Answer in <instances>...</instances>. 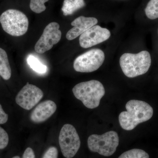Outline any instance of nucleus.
Wrapping results in <instances>:
<instances>
[{
    "mask_svg": "<svg viewBox=\"0 0 158 158\" xmlns=\"http://www.w3.org/2000/svg\"><path fill=\"white\" fill-rule=\"evenodd\" d=\"M127 111L118 116L120 126L126 131H131L141 123L148 121L153 114L151 106L145 102L131 100L126 105Z\"/></svg>",
    "mask_w": 158,
    "mask_h": 158,
    "instance_id": "f257e3e1",
    "label": "nucleus"
},
{
    "mask_svg": "<svg viewBox=\"0 0 158 158\" xmlns=\"http://www.w3.org/2000/svg\"><path fill=\"white\" fill-rule=\"evenodd\" d=\"M149 52L143 51L137 54L126 53L120 57L119 64L126 76L134 78L144 74L151 65Z\"/></svg>",
    "mask_w": 158,
    "mask_h": 158,
    "instance_id": "f03ea898",
    "label": "nucleus"
},
{
    "mask_svg": "<svg viewBox=\"0 0 158 158\" xmlns=\"http://www.w3.org/2000/svg\"><path fill=\"white\" fill-rule=\"evenodd\" d=\"M72 91L75 97L90 109L98 107L105 94L103 85L96 80L79 83L73 87Z\"/></svg>",
    "mask_w": 158,
    "mask_h": 158,
    "instance_id": "7ed1b4c3",
    "label": "nucleus"
},
{
    "mask_svg": "<svg viewBox=\"0 0 158 158\" xmlns=\"http://www.w3.org/2000/svg\"><path fill=\"white\" fill-rule=\"evenodd\" d=\"M0 23L6 33L15 37L23 36L28 29V18L24 13L16 9L4 11L0 16Z\"/></svg>",
    "mask_w": 158,
    "mask_h": 158,
    "instance_id": "20e7f679",
    "label": "nucleus"
},
{
    "mask_svg": "<svg viewBox=\"0 0 158 158\" xmlns=\"http://www.w3.org/2000/svg\"><path fill=\"white\" fill-rule=\"evenodd\" d=\"M118 144V135L114 131H110L102 135L94 134L89 136L88 140V147L90 151L106 157L113 155Z\"/></svg>",
    "mask_w": 158,
    "mask_h": 158,
    "instance_id": "39448f33",
    "label": "nucleus"
},
{
    "mask_svg": "<svg viewBox=\"0 0 158 158\" xmlns=\"http://www.w3.org/2000/svg\"><path fill=\"white\" fill-rule=\"evenodd\" d=\"M59 144L62 155L66 158H72L81 147V140L75 128L65 124L61 129L59 135Z\"/></svg>",
    "mask_w": 158,
    "mask_h": 158,
    "instance_id": "423d86ee",
    "label": "nucleus"
},
{
    "mask_svg": "<svg viewBox=\"0 0 158 158\" xmlns=\"http://www.w3.org/2000/svg\"><path fill=\"white\" fill-rule=\"evenodd\" d=\"M105 59L104 52L100 49H93L77 57L73 68L78 72L91 73L98 69Z\"/></svg>",
    "mask_w": 158,
    "mask_h": 158,
    "instance_id": "0eeeda50",
    "label": "nucleus"
},
{
    "mask_svg": "<svg viewBox=\"0 0 158 158\" xmlns=\"http://www.w3.org/2000/svg\"><path fill=\"white\" fill-rule=\"evenodd\" d=\"M58 23L52 22L45 27L41 37L35 45V51L38 54H43L52 48L59 42L62 32Z\"/></svg>",
    "mask_w": 158,
    "mask_h": 158,
    "instance_id": "6e6552de",
    "label": "nucleus"
},
{
    "mask_svg": "<svg viewBox=\"0 0 158 158\" xmlns=\"http://www.w3.org/2000/svg\"><path fill=\"white\" fill-rule=\"evenodd\" d=\"M44 96L42 90L35 85L27 83L15 98V102L21 107L30 110L37 105Z\"/></svg>",
    "mask_w": 158,
    "mask_h": 158,
    "instance_id": "1a4fd4ad",
    "label": "nucleus"
},
{
    "mask_svg": "<svg viewBox=\"0 0 158 158\" xmlns=\"http://www.w3.org/2000/svg\"><path fill=\"white\" fill-rule=\"evenodd\" d=\"M110 36L111 33L109 30L96 25L80 36L79 43L83 48H90L107 40Z\"/></svg>",
    "mask_w": 158,
    "mask_h": 158,
    "instance_id": "9d476101",
    "label": "nucleus"
},
{
    "mask_svg": "<svg viewBox=\"0 0 158 158\" xmlns=\"http://www.w3.org/2000/svg\"><path fill=\"white\" fill-rule=\"evenodd\" d=\"M98 23V20L95 18L79 16L71 23V25L73 26V28L67 32L66 39L69 40H73L81 36L88 29L96 25Z\"/></svg>",
    "mask_w": 158,
    "mask_h": 158,
    "instance_id": "9b49d317",
    "label": "nucleus"
},
{
    "mask_svg": "<svg viewBox=\"0 0 158 158\" xmlns=\"http://www.w3.org/2000/svg\"><path fill=\"white\" fill-rule=\"evenodd\" d=\"M56 109V104L48 100L37 105L31 113L30 118L34 123L44 122L53 115Z\"/></svg>",
    "mask_w": 158,
    "mask_h": 158,
    "instance_id": "f8f14e48",
    "label": "nucleus"
},
{
    "mask_svg": "<svg viewBox=\"0 0 158 158\" xmlns=\"http://www.w3.org/2000/svg\"><path fill=\"white\" fill-rule=\"evenodd\" d=\"M11 75L8 55L5 50L0 48V76L7 81L11 78Z\"/></svg>",
    "mask_w": 158,
    "mask_h": 158,
    "instance_id": "ddd939ff",
    "label": "nucleus"
},
{
    "mask_svg": "<svg viewBox=\"0 0 158 158\" xmlns=\"http://www.w3.org/2000/svg\"><path fill=\"white\" fill-rule=\"evenodd\" d=\"M86 5L84 0H64L62 10L65 16L71 15Z\"/></svg>",
    "mask_w": 158,
    "mask_h": 158,
    "instance_id": "4468645a",
    "label": "nucleus"
},
{
    "mask_svg": "<svg viewBox=\"0 0 158 158\" xmlns=\"http://www.w3.org/2000/svg\"><path fill=\"white\" fill-rule=\"evenodd\" d=\"M28 64L34 71L39 74L45 73L47 71V67L41 63L37 57L30 55L27 59Z\"/></svg>",
    "mask_w": 158,
    "mask_h": 158,
    "instance_id": "2eb2a0df",
    "label": "nucleus"
},
{
    "mask_svg": "<svg viewBox=\"0 0 158 158\" xmlns=\"http://www.w3.org/2000/svg\"><path fill=\"white\" fill-rule=\"evenodd\" d=\"M145 12L149 19L158 18V0H150L145 8Z\"/></svg>",
    "mask_w": 158,
    "mask_h": 158,
    "instance_id": "dca6fc26",
    "label": "nucleus"
},
{
    "mask_svg": "<svg viewBox=\"0 0 158 158\" xmlns=\"http://www.w3.org/2000/svg\"><path fill=\"white\" fill-rule=\"evenodd\" d=\"M118 158H149V156L143 150L135 148L123 153Z\"/></svg>",
    "mask_w": 158,
    "mask_h": 158,
    "instance_id": "f3484780",
    "label": "nucleus"
},
{
    "mask_svg": "<svg viewBox=\"0 0 158 158\" xmlns=\"http://www.w3.org/2000/svg\"><path fill=\"white\" fill-rule=\"evenodd\" d=\"M48 1L49 0H31L30 8L35 13L38 14L41 13L45 11L46 9L44 3Z\"/></svg>",
    "mask_w": 158,
    "mask_h": 158,
    "instance_id": "a211bd4d",
    "label": "nucleus"
},
{
    "mask_svg": "<svg viewBox=\"0 0 158 158\" xmlns=\"http://www.w3.org/2000/svg\"><path fill=\"white\" fill-rule=\"evenodd\" d=\"M9 137L8 133L0 127V149L6 148L9 144Z\"/></svg>",
    "mask_w": 158,
    "mask_h": 158,
    "instance_id": "6ab92c4d",
    "label": "nucleus"
},
{
    "mask_svg": "<svg viewBox=\"0 0 158 158\" xmlns=\"http://www.w3.org/2000/svg\"><path fill=\"white\" fill-rule=\"evenodd\" d=\"M58 150L56 148L52 146L44 153L42 158H58Z\"/></svg>",
    "mask_w": 158,
    "mask_h": 158,
    "instance_id": "aec40b11",
    "label": "nucleus"
},
{
    "mask_svg": "<svg viewBox=\"0 0 158 158\" xmlns=\"http://www.w3.org/2000/svg\"><path fill=\"white\" fill-rule=\"evenodd\" d=\"M8 115L3 110L2 105L0 104V124L6 123L8 120Z\"/></svg>",
    "mask_w": 158,
    "mask_h": 158,
    "instance_id": "412c9836",
    "label": "nucleus"
},
{
    "mask_svg": "<svg viewBox=\"0 0 158 158\" xmlns=\"http://www.w3.org/2000/svg\"><path fill=\"white\" fill-rule=\"evenodd\" d=\"M22 158H35L34 150L31 148H27L25 151Z\"/></svg>",
    "mask_w": 158,
    "mask_h": 158,
    "instance_id": "4be33fe9",
    "label": "nucleus"
},
{
    "mask_svg": "<svg viewBox=\"0 0 158 158\" xmlns=\"http://www.w3.org/2000/svg\"><path fill=\"white\" fill-rule=\"evenodd\" d=\"M12 158H20V157L19 156H15L13 157Z\"/></svg>",
    "mask_w": 158,
    "mask_h": 158,
    "instance_id": "5701e85b",
    "label": "nucleus"
},
{
    "mask_svg": "<svg viewBox=\"0 0 158 158\" xmlns=\"http://www.w3.org/2000/svg\"></svg>",
    "mask_w": 158,
    "mask_h": 158,
    "instance_id": "b1692460",
    "label": "nucleus"
}]
</instances>
